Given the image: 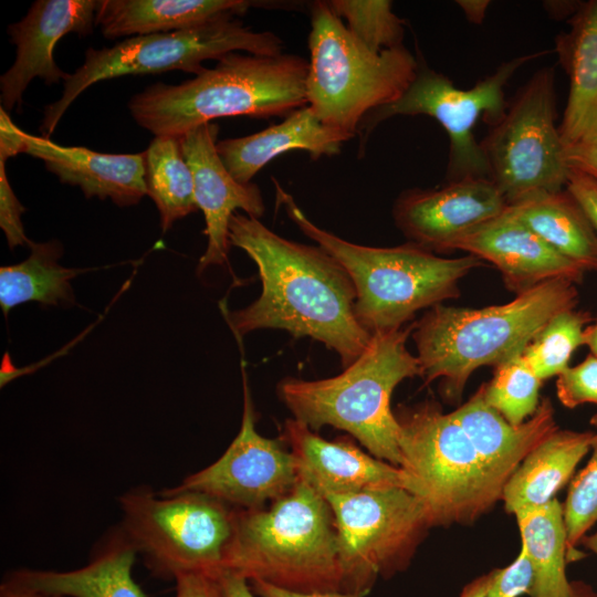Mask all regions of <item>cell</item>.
<instances>
[{
    "instance_id": "obj_1",
    "label": "cell",
    "mask_w": 597,
    "mask_h": 597,
    "mask_svg": "<svg viewBox=\"0 0 597 597\" xmlns=\"http://www.w3.org/2000/svg\"><path fill=\"white\" fill-rule=\"evenodd\" d=\"M229 239L256 264L262 283L253 303L226 312L239 341L252 331L277 328L323 343L338 354L344 368L359 357L371 334L355 315L356 291L349 275L332 255L237 212L230 219Z\"/></svg>"
},
{
    "instance_id": "obj_2",
    "label": "cell",
    "mask_w": 597,
    "mask_h": 597,
    "mask_svg": "<svg viewBox=\"0 0 597 597\" xmlns=\"http://www.w3.org/2000/svg\"><path fill=\"white\" fill-rule=\"evenodd\" d=\"M308 60L233 52L179 84L156 83L135 94L128 109L155 137H181L213 119L286 117L307 105Z\"/></svg>"
},
{
    "instance_id": "obj_3",
    "label": "cell",
    "mask_w": 597,
    "mask_h": 597,
    "mask_svg": "<svg viewBox=\"0 0 597 597\" xmlns=\"http://www.w3.org/2000/svg\"><path fill=\"white\" fill-rule=\"evenodd\" d=\"M578 292L568 280L545 282L501 305L481 308L438 304L411 332L425 384L442 380L448 398L461 396L471 374L523 354L544 324L575 308Z\"/></svg>"
},
{
    "instance_id": "obj_4",
    "label": "cell",
    "mask_w": 597,
    "mask_h": 597,
    "mask_svg": "<svg viewBox=\"0 0 597 597\" xmlns=\"http://www.w3.org/2000/svg\"><path fill=\"white\" fill-rule=\"evenodd\" d=\"M274 186L276 205L349 275L355 315L370 334L401 328L420 310L457 298L460 281L484 265L472 254L442 258L412 242L376 248L346 241L311 221L275 179Z\"/></svg>"
},
{
    "instance_id": "obj_5",
    "label": "cell",
    "mask_w": 597,
    "mask_h": 597,
    "mask_svg": "<svg viewBox=\"0 0 597 597\" xmlns=\"http://www.w3.org/2000/svg\"><path fill=\"white\" fill-rule=\"evenodd\" d=\"M412 328L410 324L373 333L365 350L337 376L282 379L279 398L312 430L324 426L344 430L371 455L401 468L399 425L390 399L404 379L421 375L417 356L407 348Z\"/></svg>"
},
{
    "instance_id": "obj_6",
    "label": "cell",
    "mask_w": 597,
    "mask_h": 597,
    "mask_svg": "<svg viewBox=\"0 0 597 597\" xmlns=\"http://www.w3.org/2000/svg\"><path fill=\"white\" fill-rule=\"evenodd\" d=\"M224 570L293 591H341L338 535L327 500L300 475L269 505L238 510Z\"/></svg>"
},
{
    "instance_id": "obj_7",
    "label": "cell",
    "mask_w": 597,
    "mask_h": 597,
    "mask_svg": "<svg viewBox=\"0 0 597 597\" xmlns=\"http://www.w3.org/2000/svg\"><path fill=\"white\" fill-rule=\"evenodd\" d=\"M307 105L327 126L357 135L371 111L398 100L416 77L418 57L405 45L375 53L328 7L311 6Z\"/></svg>"
},
{
    "instance_id": "obj_8",
    "label": "cell",
    "mask_w": 597,
    "mask_h": 597,
    "mask_svg": "<svg viewBox=\"0 0 597 597\" xmlns=\"http://www.w3.org/2000/svg\"><path fill=\"white\" fill-rule=\"evenodd\" d=\"M119 525L150 574L176 580L190 573L218 577L232 544L238 510L213 496L147 485L118 496Z\"/></svg>"
},
{
    "instance_id": "obj_9",
    "label": "cell",
    "mask_w": 597,
    "mask_h": 597,
    "mask_svg": "<svg viewBox=\"0 0 597 597\" xmlns=\"http://www.w3.org/2000/svg\"><path fill=\"white\" fill-rule=\"evenodd\" d=\"M395 416L401 468L415 480L432 526L471 523L501 500L503 488L450 412L426 401Z\"/></svg>"
},
{
    "instance_id": "obj_10",
    "label": "cell",
    "mask_w": 597,
    "mask_h": 597,
    "mask_svg": "<svg viewBox=\"0 0 597 597\" xmlns=\"http://www.w3.org/2000/svg\"><path fill=\"white\" fill-rule=\"evenodd\" d=\"M283 41L271 31H254L234 18L196 28L128 38L111 48L85 52L84 63L63 82L61 97L48 105L40 125L49 138L70 105L100 81L124 75L156 74L179 70L197 75L207 60L243 52L275 56L283 54Z\"/></svg>"
},
{
    "instance_id": "obj_11",
    "label": "cell",
    "mask_w": 597,
    "mask_h": 597,
    "mask_svg": "<svg viewBox=\"0 0 597 597\" xmlns=\"http://www.w3.org/2000/svg\"><path fill=\"white\" fill-rule=\"evenodd\" d=\"M556 119L554 69L536 71L480 142L489 178L507 205L566 188L569 164Z\"/></svg>"
},
{
    "instance_id": "obj_12",
    "label": "cell",
    "mask_w": 597,
    "mask_h": 597,
    "mask_svg": "<svg viewBox=\"0 0 597 597\" xmlns=\"http://www.w3.org/2000/svg\"><path fill=\"white\" fill-rule=\"evenodd\" d=\"M323 496L337 528L341 591L364 596L379 576L387 578L402 570L432 526L425 502L401 488Z\"/></svg>"
},
{
    "instance_id": "obj_13",
    "label": "cell",
    "mask_w": 597,
    "mask_h": 597,
    "mask_svg": "<svg viewBox=\"0 0 597 597\" xmlns=\"http://www.w3.org/2000/svg\"><path fill=\"white\" fill-rule=\"evenodd\" d=\"M544 52L514 57L501 64L494 73L469 90L458 88L444 74L427 65L418 56L416 77L395 102L369 112L357 134L360 148L381 122L398 115H427L434 118L449 136V159L446 180L489 178V167L473 128L482 118L494 124L505 112L504 87L519 67ZM490 179V178H489Z\"/></svg>"
},
{
    "instance_id": "obj_14",
    "label": "cell",
    "mask_w": 597,
    "mask_h": 597,
    "mask_svg": "<svg viewBox=\"0 0 597 597\" xmlns=\"http://www.w3.org/2000/svg\"><path fill=\"white\" fill-rule=\"evenodd\" d=\"M243 413L224 453L172 489L213 496L239 510H256L287 494L300 479L295 457L279 440L261 436L242 363Z\"/></svg>"
},
{
    "instance_id": "obj_15",
    "label": "cell",
    "mask_w": 597,
    "mask_h": 597,
    "mask_svg": "<svg viewBox=\"0 0 597 597\" xmlns=\"http://www.w3.org/2000/svg\"><path fill=\"white\" fill-rule=\"evenodd\" d=\"M507 206L491 179L465 178L438 188L404 190L395 200L392 217L408 242L431 252H446Z\"/></svg>"
},
{
    "instance_id": "obj_16",
    "label": "cell",
    "mask_w": 597,
    "mask_h": 597,
    "mask_svg": "<svg viewBox=\"0 0 597 597\" xmlns=\"http://www.w3.org/2000/svg\"><path fill=\"white\" fill-rule=\"evenodd\" d=\"M218 133V125L207 123L180 137L193 177L195 199L206 222L207 248L198 262V275L209 266L228 262L229 223L235 210L241 209L255 219L265 212L259 186L238 181L226 168L217 151Z\"/></svg>"
},
{
    "instance_id": "obj_17",
    "label": "cell",
    "mask_w": 597,
    "mask_h": 597,
    "mask_svg": "<svg viewBox=\"0 0 597 597\" xmlns=\"http://www.w3.org/2000/svg\"><path fill=\"white\" fill-rule=\"evenodd\" d=\"M97 1L38 0L27 14L8 27L17 46L15 60L0 77L1 107L11 112L22 106V95L30 82L42 78L46 85L65 81L67 73L54 61L53 50L69 33L85 36L93 32Z\"/></svg>"
},
{
    "instance_id": "obj_18",
    "label": "cell",
    "mask_w": 597,
    "mask_h": 597,
    "mask_svg": "<svg viewBox=\"0 0 597 597\" xmlns=\"http://www.w3.org/2000/svg\"><path fill=\"white\" fill-rule=\"evenodd\" d=\"M491 262L516 295L545 282L579 283L585 270L520 221L506 207L498 217L459 238L451 248Z\"/></svg>"
},
{
    "instance_id": "obj_19",
    "label": "cell",
    "mask_w": 597,
    "mask_h": 597,
    "mask_svg": "<svg viewBox=\"0 0 597 597\" xmlns=\"http://www.w3.org/2000/svg\"><path fill=\"white\" fill-rule=\"evenodd\" d=\"M282 440L296 459L298 474L323 495L383 488H401L417 495L416 482L407 471L348 440H326L294 418L285 420Z\"/></svg>"
},
{
    "instance_id": "obj_20",
    "label": "cell",
    "mask_w": 597,
    "mask_h": 597,
    "mask_svg": "<svg viewBox=\"0 0 597 597\" xmlns=\"http://www.w3.org/2000/svg\"><path fill=\"white\" fill-rule=\"evenodd\" d=\"M21 138L22 153L42 160L62 184L80 187L87 199L108 198L119 207H129L147 195L144 151L98 153L80 146H62L23 130Z\"/></svg>"
},
{
    "instance_id": "obj_21",
    "label": "cell",
    "mask_w": 597,
    "mask_h": 597,
    "mask_svg": "<svg viewBox=\"0 0 597 597\" xmlns=\"http://www.w3.org/2000/svg\"><path fill=\"white\" fill-rule=\"evenodd\" d=\"M569 30L555 39V52L569 77L558 133L565 153L597 148V0L578 6Z\"/></svg>"
},
{
    "instance_id": "obj_22",
    "label": "cell",
    "mask_w": 597,
    "mask_h": 597,
    "mask_svg": "<svg viewBox=\"0 0 597 597\" xmlns=\"http://www.w3.org/2000/svg\"><path fill=\"white\" fill-rule=\"evenodd\" d=\"M137 551L119 524L94 544L86 565L72 570L20 568L13 583L65 597H146L133 578Z\"/></svg>"
},
{
    "instance_id": "obj_23",
    "label": "cell",
    "mask_w": 597,
    "mask_h": 597,
    "mask_svg": "<svg viewBox=\"0 0 597 597\" xmlns=\"http://www.w3.org/2000/svg\"><path fill=\"white\" fill-rule=\"evenodd\" d=\"M450 413L470 439L488 473L502 488L526 455L558 429L548 398L540 402L528 420L512 425L484 401L481 387Z\"/></svg>"
},
{
    "instance_id": "obj_24",
    "label": "cell",
    "mask_w": 597,
    "mask_h": 597,
    "mask_svg": "<svg viewBox=\"0 0 597 597\" xmlns=\"http://www.w3.org/2000/svg\"><path fill=\"white\" fill-rule=\"evenodd\" d=\"M354 135L322 123L305 105L281 123L252 135L217 143V151L229 172L240 182L251 179L275 157L294 149L307 151L313 160L336 156Z\"/></svg>"
},
{
    "instance_id": "obj_25",
    "label": "cell",
    "mask_w": 597,
    "mask_h": 597,
    "mask_svg": "<svg viewBox=\"0 0 597 597\" xmlns=\"http://www.w3.org/2000/svg\"><path fill=\"white\" fill-rule=\"evenodd\" d=\"M248 0H98L95 25L107 39L168 33L244 14Z\"/></svg>"
},
{
    "instance_id": "obj_26",
    "label": "cell",
    "mask_w": 597,
    "mask_h": 597,
    "mask_svg": "<svg viewBox=\"0 0 597 597\" xmlns=\"http://www.w3.org/2000/svg\"><path fill=\"white\" fill-rule=\"evenodd\" d=\"M594 432L556 429L534 448L504 484L505 511L540 507L567 483L591 447Z\"/></svg>"
},
{
    "instance_id": "obj_27",
    "label": "cell",
    "mask_w": 597,
    "mask_h": 597,
    "mask_svg": "<svg viewBox=\"0 0 597 597\" xmlns=\"http://www.w3.org/2000/svg\"><path fill=\"white\" fill-rule=\"evenodd\" d=\"M507 208L556 251L586 272L597 271V232L580 203L566 188L532 193Z\"/></svg>"
},
{
    "instance_id": "obj_28",
    "label": "cell",
    "mask_w": 597,
    "mask_h": 597,
    "mask_svg": "<svg viewBox=\"0 0 597 597\" xmlns=\"http://www.w3.org/2000/svg\"><path fill=\"white\" fill-rule=\"evenodd\" d=\"M521 546L531 563V597H570L572 582L566 576L570 562L563 516V505L553 499L540 507L515 514Z\"/></svg>"
},
{
    "instance_id": "obj_29",
    "label": "cell",
    "mask_w": 597,
    "mask_h": 597,
    "mask_svg": "<svg viewBox=\"0 0 597 597\" xmlns=\"http://www.w3.org/2000/svg\"><path fill=\"white\" fill-rule=\"evenodd\" d=\"M30 255L22 262L0 269V306L4 315L19 304L34 301L46 306H71V280L83 269L59 263L63 249L59 241L29 244Z\"/></svg>"
},
{
    "instance_id": "obj_30",
    "label": "cell",
    "mask_w": 597,
    "mask_h": 597,
    "mask_svg": "<svg viewBox=\"0 0 597 597\" xmlns=\"http://www.w3.org/2000/svg\"><path fill=\"white\" fill-rule=\"evenodd\" d=\"M144 156L146 192L155 202L166 232L177 220L198 210L192 172L180 137H154Z\"/></svg>"
},
{
    "instance_id": "obj_31",
    "label": "cell",
    "mask_w": 597,
    "mask_h": 597,
    "mask_svg": "<svg viewBox=\"0 0 597 597\" xmlns=\"http://www.w3.org/2000/svg\"><path fill=\"white\" fill-rule=\"evenodd\" d=\"M594 321L585 311L564 310L552 316L523 352L541 380L561 375L573 353L584 345L585 328Z\"/></svg>"
},
{
    "instance_id": "obj_32",
    "label": "cell",
    "mask_w": 597,
    "mask_h": 597,
    "mask_svg": "<svg viewBox=\"0 0 597 597\" xmlns=\"http://www.w3.org/2000/svg\"><path fill=\"white\" fill-rule=\"evenodd\" d=\"M542 380L523 354L495 367L492 379L481 386L484 401L512 425L532 417L540 405Z\"/></svg>"
},
{
    "instance_id": "obj_33",
    "label": "cell",
    "mask_w": 597,
    "mask_h": 597,
    "mask_svg": "<svg viewBox=\"0 0 597 597\" xmlns=\"http://www.w3.org/2000/svg\"><path fill=\"white\" fill-rule=\"evenodd\" d=\"M329 9L345 20L349 32L368 50L378 53L404 45L405 21L388 0H329Z\"/></svg>"
},
{
    "instance_id": "obj_34",
    "label": "cell",
    "mask_w": 597,
    "mask_h": 597,
    "mask_svg": "<svg viewBox=\"0 0 597 597\" xmlns=\"http://www.w3.org/2000/svg\"><path fill=\"white\" fill-rule=\"evenodd\" d=\"M590 449L591 457L573 479L563 505L570 562L582 557L576 546L597 523V433L594 434Z\"/></svg>"
},
{
    "instance_id": "obj_35",
    "label": "cell",
    "mask_w": 597,
    "mask_h": 597,
    "mask_svg": "<svg viewBox=\"0 0 597 597\" xmlns=\"http://www.w3.org/2000/svg\"><path fill=\"white\" fill-rule=\"evenodd\" d=\"M556 391L559 401L567 408L597 405V356L589 354L582 363L558 375Z\"/></svg>"
},
{
    "instance_id": "obj_36",
    "label": "cell",
    "mask_w": 597,
    "mask_h": 597,
    "mask_svg": "<svg viewBox=\"0 0 597 597\" xmlns=\"http://www.w3.org/2000/svg\"><path fill=\"white\" fill-rule=\"evenodd\" d=\"M6 163L7 160L0 159V227L9 248L14 249L18 245H29L31 241L25 235L21 219L25 209L11 188Z\"/></svg>"
},
{
    "instance_id": "obj_37",
    "label": "cell",
    "mask_w": 597,
    "mask_h": 597,
    "mask_svg": "<svg viewBox=\"0 0 597 597\" xmlns=\"http://www.w3.org/2000/svg\"><path fill=\"white\" fill-rule=\"evenodd\" d=\"M532 582V566L521 546L517 557L509 566L496 569L485 597H519L528 594Z\"/></svg>"
},
{
    "instance_id": "obj_38",
    "label": "cell",
    "mask_w": 597,
    "mask_h": 597,
    "mask_svg": "<svg viewBox=\"0 0 597 597\" xmlns=\"http://www.w3.org/2000/svg\"><path fill=\"white\" fill-rule=\"evenodd\" d=\"M566 189L580 203L597 232V179L570 167Z\"/></svg>"
},
{
    "instance_id": "obj_39",
    "label": "cell",
    "mask_w": 597,
    "mask_h": 597,
    "mask_svg": "<svg viewBox=\"0 0 597 597\" xmlns=\"http://www.w3.org/2000/svg\"><path fill=\"white\" fill-rule=\"evenodd\" d=\"M175 583V597H222L218 577L206 573L185 574Z\"/></svg>"
},
{
    "instance_id": "obj_40",
    "label": "cell",
    "mask_w": 597,
    "mask_h": 597,
    "mask_svg": "<svg viewBox=\"0 0 597 597\" xmlns=\"http://www.w3.org/2000/svg\"><path fill=\"white\" fill-rule=\"evenodd\" d=\"M252 590L260 597H363L345 591L300 593L274 586L263 580L249 582Z\"/></svg>"
},
{
    "instance_id": "obj_41",
    "label": "cell",
    "mask_w": 597,
    "mask_h": 597,
    "mask_svg": "<svg viewBox=\"0 0 597 597\" xmlns=\"http://www.w3.org/2000/svg\"><path fill=\"white\" fill-rule=\"evenodd\" d=\"M218 579L222 597H254L249 580L238 574L224 570Z\"/></svg>"
},
{
    "instance_id": "obj_42",
    "label": "cell",
    "mask_w": 597,
    "mask_h": 597,
    "mask_svg": "<svg viewBox=\"0 0 597 597\" xmlns=\"http://www.w3.org/2000/svg\"><path fill=\"white\" fill-rule=\"evenodd\" d=\"M569 167L577 168L597 179V148H580L566 151Z\"/></svg>"
},
{
    "instance_id": "obj_43",
    "label": "cell",
    "mask_w": 597,
    "mask_h": 597,
    "mask_svg": "<svg viewBox=\"0 0 597 597\" xmlns=\"http://www.w3.org/2000/svg\"><path fill=\"white\" fill-rule=\"evenodd\" d=\"M0 597H65L52 593H46L33 589L9 579H6L0 585Z\"/></svg>"
},
{
    "instance_id": "obj_44",
    "label": "cell",
    "mask_w": 597,
    "mask_h": 597,
    "mask_svg": "<svg viewBox=\"0 0 597 597\" xmlns=\"http://www.w3.org/2000/svg\"><path fill=\"white\" fill-rule=\"evenodd\" d=\"M458 6L462 9L467 19L472 22L480 24L484 18L490 4L488 0H459L457 1Z\"/></svg>"
},
{
    "instance_id": "obj_45",
    "label": "cell",
    "mask_w": 597,
    "mask_h": 597,
    "mask_svg": "<svg viewBox=\"0 0 597 597\" xmlns=\"http://www.w3.org/2000/svg\"><path fill=\"white\" fill-rule=\"evenodd\" d=\"M496 569L484 574L469 583L462 590L460 597H485L495 576Z\"/></svg>"
},
{
    "instance_id": "obj_46",
    "label": "cell",
    "mask_w": 597,
    "mask_h": 597,
    "mask_svg": "<svg viewBox=\"0 0 597 597\" xmlns=\"http://www.w3.org/2000/svg\"><path fill=\"white\" fill-rule=\"evenodd\" d=\"M584 345L589 347L590 354L597 356V320L585 328Z\"/></svg>"
},
{
    "instance_id": "obj_47",
    "label": "cell",
    "mask_w": 597,
    "mask_h": 597,
    "mask_svg": "<svg viewBox=\"0 0 597 597\" xmlns=\"http://www.w3.org/2000/svg\"><path fill=\"white\" fill-rule=\"evenodd\" d=\"M570 597H597V593L585 583L572 582Z\"/></svg>"
},
{
    "instance_id": "obj_48",
    "label": "cell",
    "mask_w": 597,
    "mask_h": 597,
    "mask_svg": "<svg viewBox=\"0 0 597 597\" xmlns=\"http://www.w3.org/2000/svg\"><path fill=\"white\" fill-rule=\"evenodd\" d=\"M580 543L597 555V532L591 535H586Z\"/></svg>"
},
{
    "instance_id": "obj_49",
    "label": "cell",
    "mask_w": 597,
    "mask_h": 597,
    "mask_svg": "<svg viewBox=\"0 0 597 597\" xmlns=\"http://www.w3.org/2000/svg\"><path fill=\"white\" fill-rule=\"evenodd\" d=\"M590 423L597 427V412L590 418Z\"/></svg>"
}]
</instances>
